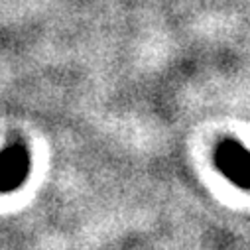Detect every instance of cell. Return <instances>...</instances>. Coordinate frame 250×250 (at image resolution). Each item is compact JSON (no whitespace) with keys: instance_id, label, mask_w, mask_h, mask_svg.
I'll use <instances>...</instances> for the list:
<instances>
[{"instance_id":"cell-1","label":"cell","mask_w":250,"mask_h":250,"mask_svg":"<svg viewBox=\"0 0 250 250\" xmlns=\"http://www.w3.org/2000/svg\"><path fill=\"white\" fill-rule=\"evenodd\" d=\"M30 173V152L16 142L0 152V193L16 191Z\"/></svg>"}]
</instances>
